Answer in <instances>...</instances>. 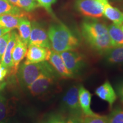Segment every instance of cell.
I'll use <instances>...</instances> for the list:
<instances>
[{
  "instance_id": "6",
  "label": "cell",
  "mask_w": 123,
  "mask_h": 123,
  "mask_svg": "<svg viewBox=\"0 0 123 123\" xmlns=\"http://www.w3.org/2000/svg\"><path fill=\"white\" fill-rule=\"evenodd\" d=\"M51 52V50L50 49L33 44L28 45L24 63L26 64L38 63L49 61Z\"/></svg>"
},
{
  "instance_id": "29",
  "label": "cell",
  "mask_w": 123,
  "mask_h": 123,
  "mask_svg": "<svg viewBox=\"0 0 123 123\" xmlns=\"http://www.w3.org/2000/svg\"><path fill=\"white\" fill-rule=\"evenodd\" d=\"M47 123H67L66 121L64 120L60 116H54L49 120Z\"/></svg>"
},
{
  "instance_id": "23",
  "label": "cell",
  "mask_w": 123,
  "mask_h": 123,
  "mask_svg": "<svg viewBox=\"0 0 123 123\" xmlns=\"http://www.w3.org/2000/svg\"><path fill=\"white\" fill-rule=\"evenodd\" d=\"M109 123H123V110L116 108L108 117Z\"/></svg>"
},
{
  "instance_id": "16",
  "label": "cell",
  "mask_w": 123,
  "mask_h": 123,
  "mask_svg": "<svg viewBox=\"0 0 123 123\" xmlns=\"http://www.w3.org/2000/svg\"><path fill=\"white\" fill-rule=\"evenodd\" d=\"M103 15L115 25L121 26L123 24V12L113 7L109 2L104 6Z\"/></svg>"
},
{
  "instance_id": "8",
  "label": "cell",
  "mask_w": 123,
  "mask_h": 123,
  "mask_svg": "<svg viewBox=\"0 0 123 123\" xmlns=\"http://www.w3.org/2000/svg\"><path fill=\"white\" fill-rule=\"evenodd\" d=\"M54 82V74H43L27 87L33 96L42 94L53 85Z\"/></svg>"
},
{
  "instance_id": "24",
  "label": "cell",
  "mask_w": 123,
  "mask_h": 123,
  "mask_svg": "<svg viewBox=\"0 0 123 123\" xmlns=\"http://www.w3.org/2000/svg\"><path fill=\"white\" fill-rule=\"evenodd\" d=\"M38 3L39 6H41L45 9L51 14L53 15L51 9L52 5L56 2V0H35Z\"/></svg>"
},
{
  "instance_id": "10",
  "label": "cell",
  "mask_w": 123,
  "mask_h": 123,
  "mask_svg": "<svg viewBox=\"0 0 123 123\" xmlns=\"http://www.w3.org/2000/svg\"><path fill=\"white\" fill-rule=\"evenodd\" d=\"M49 62L60 76L64 78H71L74 76L73 74L66 67L59 53L51 50Z\"/></svg>"
},
{
  "instance_id": "11",
  "label": "cell",
  "mask_w": 123,
  "mask_h": 123,
  "mask_svg": "<svg viewBox=\"0 0 123 123\" xmlns=\"http://www.w3.org/2000/svg\"><path fill=\"white\" fill-rule=\"evenodd\" d=\"M64 105L70 111L78 113L81 111L79 101V87L73 86L68 89L63 97Z\"/></svg>"
},
{
  "instance_id": "4",
  "label": "cell",
  "mask_w": 123,
  "mask_h": 123,
  "mask_svg": "<svg viewBox=\"0 0 123 123\" xmlns=\"http://www.w3.org/2000/svg\"><path fill=\"white\" fill-rule=\"evenodd\" d=\"M108 0H76L75 9L88 18L96 19L103 16L104 9Z\"/></svg>"
},
{
  "instance_id": "13",
  "label": "cell",
  "mask_w": 123,
  "mask_h": 123,
  "mask_svg": "<svg viewBox=\"0 0 123 123\" xmlns=\"http://www.w3.org/2000/svg\"><path fill=\"white\" fill-rule=\"evenodd\" d=\"M24 16H26V14L23 11L0 15V27L11 30L17 28L20 19Z\"/></svg>"
},
{
  "instance_id": "7",
  "label": "cell",
  "mask_w": 123,
  "mask_h": 123,
  "mask_svg": "<svg viewBox=\"0 0 123 123\" xmlns=\"http://www.w3.org/2000/svg\"><path fill=\"white\" fill-rule=\"evenodd\" d=\"M59 54L66 67L74 75L78 73L83 65V56L78 52L69 50Z\"/></svg>"
},
{
  "instance_id": "26",
  "label": "cell",
  "mask_w": 123,
  "mask_h": 123,
  "mask_svg": "<svg viewBox=\"0 0 123 123\" xmlns=\"http://www.w3.org/2000/svg\"><path fill=\"white\" fill-rule=\"evenodd\" d=\"M6 115V100L0 93V122L2 121Z\"/></svg>"
},
{
  "instance_id": "5",
  "label": "cell",
  "mask_w": 123,
  "mask_h": 123,
  "mask_svg": "<svg viewBox=\"0 0 123 123\" xmlns=\"http://www.w3.org/2000/svg\"><path fill=\"white\" fill-rule=\"evenodd\" d=\"M31 44L51 49L50 42L47 31L41 25L36 22H33L31 25L28 45Z\"/></svg>"
},
{
  "instance_id": "20",
  "label": "cell",
  "mask_w": 123,
  "mask_h": 123,
  "mask_svg": "<svg viewBox=\"0 0 123 123\" xmlns=\"http://www.w3.org/2000/svg\"><path fill=\"white\" fill-rule=\"evenodd\" d=\"M19 9L12 5L7 0H0V15L8 13H18L21 11Z\"/></svg>"
},
{
  "instance_id": "30",
  "label": "cell",
  "mask_w": 123,
  "mask_h": 123,
  "mask_svg": "<svg viewBox=\"0 0 123 123\" xmlns=\"http://www.w3.org/2000/svg\"><path fill=\"white\" fill-rule=\"evenodd\" d=\"M118 93H119V95L121 99L123 101V83L121 84L119 86V88H118Z\"/></svg>"
},
{
  "instance_id": "14",
  "label": "cell",
  "mask_w": 123,
  "mask_h": 123,
  "mask_svg": "<svg viewBox=\"0 0 123 123\" xmlns=\"http://www.w3.org/2000/svg\"><path fill=\"white\" fill-rule=\"evenodd\" d=\"M92 95L84 86L79 87V101L81 111L84 116H92L96 115L91 108Z\"/></svg>"
},
{
  "instance_id": "12",
  "label": "cell",
  "mask_w": 123,
  "mask_h": 123,
  "mask_svg": "<svg viewBox=\"0 0 123 123\" xmlns=\"http://www.w3.org/2000/svg\"><path fill=\"white\" fill-rule=\"evenodd\" d=\"M95 92L100 99L108 102L111 107H112L116 100V92L108 81H105L103 84L98 87Z\"/></svg>"
},
{
  "instance_id": "15",
  "label": "cell",
  "mask_w": 123,
  "mask_h": 123,
  "mask_svg": "<svg viewBox=\"0 0 123 123\" xmlns=\"http://www.w3.org/2000/svg\"><path fill=\"white\" fill-rule=\"evenodd\" d=\"M18 37V35L16 33V31H13L10 32V39H9L5 51L2 55V61L1 62V64L7 68H12V66H13L12 58V51L16 43Z\"/></svg>"
},
{
  "instance_id": "31",
  "label": "cell",
  "mask_w": 123,
  "mask_h": 123,
  "mask_svg": "<svg viewBox=\"0 0 123 123\" xmlns=\"http://www.w3.org/2000/svg\"><path fill=\"white\" fill-rule=\"evenodd\" d=\"M10 31H11V30H10V29H4L0 27V37H1V36H2L3 35H4L5 34L9 33V32Z\"/></svg>"
},
{
  "instance_id": "19",
  "label": "cell",
  "mask_w": 123,
  "mask_h": 123,
  "mask_svg": "<svg viewBox=\"0 0 123 123\" xmlns=\"http://www.w3.org/2000/svg\"><path fill=\"white\" fill-rule=\"evenodd\" d=\"M106 59L112 64H123V46L113 47L105 52Z\"/></svg>"
},
{
  "instance_id": "28",
  "label": "cell",
  "mask_w": 123,
  "mask_h": 123,
  "mask_svg": "<svg viewBox=\"0 0 123 123\" xmlns=\"http://www.w3.org/2000/svg\"><path fill=\"white\" fill-rule=\"evenodd\" d=\"M8 73V68H6L0 63V83L5 79Z\"/></svg>"
},
{
  "instance_id": "3",
  "label": "cell",
  "mask_w": 123,
  "mask_h": 123,
  "mask_svg": "<svg viewBox=\"0 0 123 123\" xmlns=\"http://www.w3.org/2000/svg\"><path fill=\"white\" fill-rule=\"evenodd\" d=\"M43 74H55V70L52 66L45 61L29 64L24 63L18 68V78L20 83L24 87H28Z\"/></svg>"
},
{
  "instance_id": "36",
  "label": "cell",
  "mask_w": 123,
  "mask_h": 123,
  "mask_svg": "<svg viewBox=\"0 0 123 123\" xmlns=\"http://www.w3.org/2000/svg\"><path fill=\"white\" fill-rule=\"evenodd\" d=\"M112 1H120V0H112Z\"/></svg>"
},
{
  "instance_id": "35",
  "label": "cell",
  "mask_w": 123,
  "mask_h": 123,
  "mask_svg": "<svg viewBox=\"0 0 123 123\" xmlns=\"http://www.w3.org/2000/svg\"><path fill=\"white\" fill-rule=\"evenodd\" d=\"M120 26H121V29H122V30H123V24L122 25H121Z\"/></svg>"
},
{
  "instance_id": "1",
  "label": "cell",
  "mask_w": 123,
  "mask_h": 123,
  "mask_svg": "<svg viewBox=\"0 0 123 123\" xmlns=\"http://www.w3.org/2000/svg\"><path fill=\"white\" fill-rule=\"evenodd\" d=\"M81 31L84 39L94 50L105 53L113 47L108 27L103 23L88 18L81 24Z\"/></svg>"
},
{
  "instance_id": "22",
  "label": "cell",
  "mask_w": 123,
  "mask_h": 123,
  "mask_svg": "<svg viewBox=\"0 0 123 123\" xmlns=\"http://www.w3.org/2000/svg\"><path fill=\"white\" fill-rule=\"evenodd\" d=\"M83 123H109L108 117L98 114L92 116H84L82 117Z\"/></svg>"
},
{
  "instance_id": "33",
  "label": "cell",
  "mask_w": 123,
  "mask_h": 123,
  "mask_svg": "<svg viewBox=\"0 0 123 123\" xmlns=\"http://www.w3.org/2000/svg\"><path fill=\"white\" fill-rule=\"evenodd\" d=\"M6 83H0V91L3 90L5 87Z\"/></svg>"
},
{
  "instance_id": "17",
  "label": "cell",
  "mask_w": 123,
  "mask_h": 123,
  "mask_svg": "<svg viewBox=\"0 0 123 123\" xmlns=\"http://www.w3.org/2000/svg\"><path fill=\"white\" fill-rule=\"evenodd\" d=\"M108 30L113 47L123 46V30L120 26L111 24L108 26Z\"/></svg>"
},
{
  "instance_id": "37",
  "label": "cell",
  "mask_w": 123,
  "mask_h": 123,
  "mask_svg": "<svg viewBox=\"0 0 123 123\" xmlns=\"http://www.w3.org/2000/svg\"><path fill=\"white\" fill-rule=\"evenodd\" d=\"M0 93H1V91H0Z\"/></svg>"
},
{
  "instance_id": "18",
  "label": "cell",
  "mask_w": 123,
  "mask_h": 123,
  "mask_svg": "<svg viewBox=\"0 0 123 123\" xmlns=\"http://www.w3.org/2000/svg\"><path fill=\"white\" fill-rule=\"evenodd\" d=\"M17 28L20 38L25 43L28 45L31 31V24L26 17L24 16L21 18Z\"/></svg>"
},
{
  "instance_id": "2",
  "label": "cell",
  "mask_w": 123,
  "mask_h": 123,
  "mask_svg": "<svg viewBox=\"0 0 123 123\" xmlns=\"http://www.w3.org/2000/svg\"><path fill=\"white\" fill-rule=\"evenodd\" d=\"M47 34L51 49L57 53L74 50L79 47V41L68 27L62 23L52 24Z\"/></svg>"
},
{
  "instance_id": "32",
  "label": "cell",
  "mask_w": 123,
  "mask_h": 123,
  "mask_svg": "<svg viewBox=\"0 0 123 123\" xmlns=\"http://www.w3.org/2000/svg\"><path fill=\"white\" fill-rule=\"evenodd\" d=\"M7 1L13 6L17 7V5L19 0H7Z\"/></svg>"
},
{
  "instance_id": "9",
  "label": "cell",
  "mask_w": 123,
  "mask_h": 123,
  "mask_svg": "<svg viewBox=\"0 0 123 123\" xmlns=\"http://www.w3.org/2000/svg\"><path fill=\"white\" fill-rule=\"evenodd\" d=\"M27 50V45L23 42L18 35L16 43L12 51V63H13L12 68L14 74L18 71L20 63L26 56Z\"/></svg>"
},
{
  "instance_id": "27",
  "label": "cell",
  "mask_w": 123,
  "mask_h": 123,
  "mask_svg": "<svg viewBox=\"0 0 123 123\" xmlns=\"http://www.w3.org/2000/svg\"><path fill=\"white\" fill-rule=\"evenodd\" d=\"M67 123H83L82 117L76 115H72L69 117L66 121Z\"/></svg>"
},
{
  "instance_id": "21",
  "label": "cell",
  "mask_w": 123,
  "mask_h": 123,
  "mask_svg": "<svg viewBox=\"0 0 123 123\" xmlns=\"http://www.w3.org/2000/svg\"><path fill=\"white\" fill-rule=\"evenodd\" d=\"M17 7L26 12H30L39 7L35 0H19Z\"/></svg>"
},
{
  "instance_id": "25",
  "label": "cell",
  "mask_w": 123,
  "mask_h": 123,
  "mask_svg": "<svg viewBox=\"0 0 123 123\" xmlns=\"http://www.w3.org/2000/svg\"><path fill=\"white\" fill-rule=\"evenodd\" d=\"M10 32L7 33L0 37V55L2 56L10 37Z\"/></svg>"
},
{
  "instance_id": "34",
  "label": "cell",
  "mask_w": 123,
  "mask_h": 123,
  "mask_svg": "<svg viewBox=\"0 0 123 123\" xmlns=\"http://www.w3.org/2000/svg\"><path fill=\"white\" fill-rule=\"evenodd\" d=\"M2 56L0 55V62H1V61H2Z\"/></svg>"
}]
</instances>
